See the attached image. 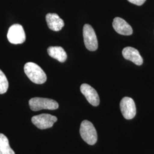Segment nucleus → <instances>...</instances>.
Returning a JSON list of instances; mask_svg holds the SVG:
<instances>
[{
    "mask_svg": "<svg viewBox=\"0 0 154 154\" xmlns=\"http://www.w3.org/2000/svg\"><path fill=\"white\" fill-rule=\"evenodd\" d=\"M24 72L29 79L36 84H43L47 79L44 71L37 64L28 62L24 66Z\"/></svg>",
    "mask_w": 154,
    "mask_h": 154,
    "instance_id": "1",
    "label": "nucleus"
},
{
    "mask_svg": "<svg viewBox=\"0 0 154 154\" xmlns=\"http://www.w3.org/2000/svg\"><path fill=\"white\" fill-rule=\"evenodd\" d=\"M30 108L34 111L43 110H56L58 108V103L53 99L35 97L29 100Z\"/></svg>",
    "mask_w": 154,
    "mask_h": 154,
    "instance_id": "2",
    "label": "nucleus"
},
{
    "mask_svg": "<svg viewBox=\"0 0 154 154\" xmlns=\"http://www.w3.org/2000/svg\"><path fill=\"white\" fill-rule=\"evenodd\" d=\"M80 134L83 140L90 144L94 145L97 141V132L93 124L87 120L82 122L80 127Z\"/></svg>",
    "mask_w": 154,
    "mask_h": 154,
    "instance_id": "3",
    "label": "nucleus"
},
{
    "mask_svg": "<svg viewBox=\"0 0 154 154\" xmlns=\"http://www.w3.org/2000/svg\"><path fill=\"white\" fill-rule=\"evenodd\" d=\"M8 41L13 44H21L26 40V35L22 25L14 24L8 30L7 34Z\"/></svg>",
    "mask_w": 154,
    "mask_h": 154,
    "instance_id": "4",
    "label": "nucleus"
},
{
    "mask_svg": "<svg viewBox=\"0 0 154 154\" xmlns=\"http://www.w3.org/2000/svg\"><path fill=\"white\" fill-rule=\"evenodd\" d=\"M83 34L84 43L87 49L95 51L98 49V44L97 35L92 26L88 24H85L83 27Z\"/></svg>",
    "mask_w": 154,
    "mask_h": 154,
    "instance_id": "5",
    "label": "nucleus"
},
{
    "mask_svg": "<svg viewBox=\"0 0 154 154\" xmlns=\"http://www.w3.org/2000/svg\"><path fill=\"white\" fill-rule=\"evenodd\" d=\"M57 121V118L49 114H42L34 116L32 118V122L41 130H44L53 127Z\"/></svg>",
    "mask_w": 154,
    "mask_h": 154,
    "instance_id": "6",
    "label": "nucleus"
},
{
    "mask_svg": "<svg viewBox=\"0 0 154 154\" xmlns=\"http://www.w3.org/2000/svg\"><path fill=\"white\" fill-rule=\"evenodd\" d=\"M120 108L122 115L126 119H131L136 116V106L131 98L126 97L122 99Z\"/></svg>",
    "mask_w": 154,
    "mask_h": 154,
    "instance_id": "7",
    "label": "nucleus"
},
{
    "mask_svg": "<svg viewBox=\"0 0 154 154\" xmlns=\"http://www.w3.org/2000/svg\"><path fill=\"white\" fill-rule=\"evenodd\" d=\"M83 95L88 100V102L94 106H98L100 102V99L97 91L88 84L83 83L80 88Z\"/></svg>",
    "mask_w": 154,
    "mask_h": 154,
    "instance_id": "8",
    "label": "nucleus"
},
{
    "mask_svg": "<svg viewBox=\"0 0 154 154\" xmlns=\"http://www.w3.org/2000/svg\"><path fill=\"white\" fill-rule=\"evenodd\" d=\"M114 30L119 34L123 35H130L133 33L131 26L127 22L120 17H116L112 22Z\"/></svg>",
    "mask_w": 154,
    "mask_h": 154,
    "instance_id": "9",
    "label": "nucleus"
},
{
    "mask_svg": "<svg viewBox=\"0 0 154 154\" xmlns=\"http://www.w3.org/2000/svg\"><path fill=\"white\" fill-rule=\"evenodd\" d=\"M122 55L127 60L131 61L135 65L140 66L142 65L143 60L138 50L132 47H126L122 51Z\"/></svg>",
    "mask_w": 154,
    "mask_h": 154,
    "instance_id": "10",
    "label": "nucleus"
},
{
    "mask_svg": "<svg viewBox=\"0 0 154 154\" xmlns=\"http://www.w3.org/2000/svg\"><path fill=\"white\" fill-rule=\"evenodd\" d=\"M46 20L50 29L58 32L61 30L65 25L62 19L56 13H48L46 16Z\"/></svg>",
    "mask_w": 154,
    "mask_h": 154,
    "instance_id": "11",
    "label": "nucleus"
},
{
    "mask_svg": "<svg viewBox=\"0 0 154 154\" xmlns=\"http://www.w3.org/2000/svg\"><path fill=\"white\" fill-rule=\"evenodd\" d=\"M48 54L60 62H64L67 60L66 51L61 46H50L48 49Z\"/></svg>",
    "mask_w": 154,
    "mask_h": 154,
    "instance_id": "12",
    "label": "nucleus"
},
{
    "mask_svg": "<svg viewBox=\"0 0 154 154\" xmlns=\"http://www.w3.org/2000/svg\"><path fill=\"white\" fill-rule=\"evenodd\" d=\"M0 154H15L9 145V140L5 135L0 133Z\"/></svg>",
    "mask_w": 154,
    "mask_h": 154,
    "instance_id": "13",
    "label": "nucleus"
},
{
    "mask_svg": "<svg viewBox=\"0 0 154 154\" xmlns=\"http://www.w3.org/2000/svg\"><path fill=\"white\" fill-rule=\"evenodd\" d=\"M9 88V82L5 74L0 70V94L5 93Z\"/></svg>",
    "mask_w": 154,
    "mask_h": 154,
    "instance_id": "14",
    "label": "nucleus"
},
{
    "mask_svg": "<svg viewBox=\"0 0 154 154\" xmlns=\"http://www.w3.org/2000/svg\"><path fill=\"white\" fill-rule=\"evenodd\" d=\"M128 2L137 5H142L146 0H127Z\"/></svg>",
    "mask_w": 154,
    "mask_h": 154,
    "instance_id": "15",
    "label": "nucleus"
}]
</instances>
